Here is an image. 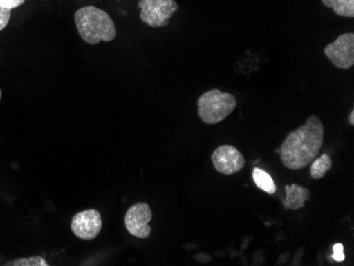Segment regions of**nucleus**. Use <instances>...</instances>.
<instances>
[{
  "label": "nucleus",
  "mask_w": 354,
  "mask_h": 266,
  "mask_svg": "<svg viewBox=\"0 0 354 266\" xmlns=\"http://www.w3.org/2000/svg\"><path fill=\"white\" fill-rule=\"evenodd\" d=\"M252 178H254V184L262 191L266 192L268 194H274L276 192V184L272 180V176L261 170L259 168H254L252 171Z\"/></svg>",
  "instance_id": "9b49d317"
},
{
  "label": "nucleus",
  "mask_w": 354,
  "mask_h": 266,
  "mask_svg": "<svg viewBox=\"0 0 354 266\" xmlns=\"http://www.w3.org/2000/svg\"><path fill=\"white\" fill-rule=\"evenodd\" d=\"M11 9L0 7V31H3L11 19Z\"/></svg>",
  "instance_id": "4468645a"
},
{
  "label": "nucleus",
  "mask_w": 354,
  "mask_h": 266,
  "mask_svg": "<svg viewBox=\"0 0 354 266\" xmlns=\"http://www.w3.org/2000/svg\"><path fill=\"white\" fill-rule=\"evenodd\" d=\"M153 213L150 206L147 202H138L127 210L125 214V227L134 237L138 239H147L150 237V222Z\"/></svg>",
  "instance_id": "423d86ee"
},
{
  "label": "nucleus",
  "mask_w": 354,
  "mask_h": 266,
  "mask_svg": "<svg viewBox=\"0 0 354 266\" xmlns=\"http://www.w3.org/2000/svg\"><path fill=\"white\" fill-rule=\"evenodd\" d=\"M349 122H350V124L354 125V111H351V113H350Z\"/></svg>",
  "instance_id": "a211bd4d"
},
{
  "label": "nucleus",
  "mask_w": 354,
  "mask_h": 266,
  "mask_svg": "<svg viewBox=\"0 0 354 266\" xmlns=\"http://www.w3.org/2000/svg\"><path fill=\"white\" fill-rule=\"evenodd\" d=\"M236 99L230 93L212 89L198 99V116L207 124H216L227 118L236 107Z\"/></svg>",
  "instance_id": "7ed1b4c3"
},
{
  "label": "nucleus",
  "mask_w": 354,
  "mask_h": 266,
  "mask_svg": "<svg viewBox=\"0 0 354 266\" xmlns=\"http://www.w3.org/2000/svg\"><path fill=\"white\" fill-rule=\"evenodd\" d=\"M194 259L198 260L200 262H204V263H208V262H212V257L209 255H206V254H198V255L194 256Z\"/></svg>",
  "instance_id": "f3484780"
},
{
  "label": "nucleus",
  "mask_w": 354,
  "mask_h": 266,
  "mask_svg": "<svg viewBox=\"0 0 354 266\" xmlns=\"http://www.w3.org/2000/svg\"><path fill=\"white\" fill-rule=\"evenodd\" d=\"M6 265L15 266H47V262L41 257H33L30 259L16 260V261L10 262Z\"/></svg>",
  "instance_id": "ddd939ff"
},
{
  "label": "nucleus",
  "mask_w": 354,
  "mask_h": 266,
  "mask_svg": "<svg viewBox=\"0 0 354 266\" xmlns=\"http://www.w3.org/2000/svg\"><path fill=\"white\" fill-rule=\"evenodd\" d=\"M75 23L81 39L91 45L114 41L117 35L114 21L106 12L93 6L77 10Z\"/></svg>",
  "instance_id": "f03ea898"
},
{
  "label": "nucleus",
  "mask_w": 354,
  "mask_h": 266,
  "mask_svg": "<svg viewBox=\"0 0 354 266\" xmlns=\"http://www.w3.org/2000/svg\"><path fill=\"white\" fill-rule=\"evenodd\" d=\"M0 99H1V91H0Z\"/></svg>",
  "instance_id": "aec40b11"
},
{
  "label": "nucleus",
  "mask_w": 354,
  "mask_h": 266,
  "mask_svg": "<svg viewBox=\"0 0 354 266\" xmlns=\"http://www.w3.org/2000/svg\"><path fill=\"white\" fill-rule=\"evenodd\" d=\"M324 53L337 68H351L354 64L353 33H344L339 35L335 41L326 46Z\"/></svg>",
  "instance_id": "39448f33"
},
{
  "label": "nucleus",
  "mask_w": 354,
  "mask_h": 266,
  "mask_svg": "<svg viewBox=\"0 0 354 266\" xmlns=\"http://www.w3.org/2000/svg\"><path fill=\"white\" fill-rule=\"evenodd\" d=\"M275 152L277 153V154H280V149H276Z\"/></svg>",
  "instance_id": "6ab92c4d"
},
{
  "label": "nucleus",
  "mask_w": 354,
  "mask_h": 266,
  "mask_svg": "<svg viewBox=\"0 0 354 266\" xmlns=\"http://www.w3.org/2000/svg\"><path fill=\"white\" fill-rule=\"evenodd\" d=\"M140 19L152 28L166 27L173 14L178 10L175 0H140Z\"/></svg>",
  "instance_id": "20e7f679"
},
{
  "label": "nucleus",
  "mask_w": 354,
  "mask_h": 266,
  "mask_svg": "<svg viewBox=\"0 0 354 266\" xmlns=\"http://www.w3.org/2000/svg\"><path fill=\"white\" fill-rule=\"evenodd\" d=\"M331 156L323 154L320 158H316L311 164V176L313 180H320L327 174L328 171L331 170Z\"/></svg>",
  "instance_id": "f8f14e48"
},
{
  "label": "nucleus",
  "mask_w": 354,
  "mask_h": 266,
  "mask_svg": "<svg viewBox=\"0 0 354 266\" xmlns=\"http://www.w3.org/2000/svg\"><path fill=\"white\" fill-rule=\"evenodd\" d=\"M102 229V218L98 210L89 209L75 214L71 221V230L81 240H93Z\"/></svg>",
  "instance_id": "0eeeda50"
},
{
  "label": "nucleus",
  "mask_w": 354,
  "mask_h": 266,
  "mask_svg": "<svg viewBox=\"0 0 354 266\" xmlns=\"http://www.w3.org/2000/svg\"><path fill=\"white\" fill-rule=\"evenodd\" d=\"M214 168L221 174L232 175L245 166V158L234 146H222L212 156Z\"/></svg>",
  "instance_id": "6e6552de"
},
{
  "label": "nucleus",
  "mask_w": 354,
  "mask_h": 266,
  "mask_svg": "<svg viewBox=\"0 0 354 266\" xmlns=\"http://www.w3.org/2000/svg\"><path fill=\"white\" fill-rule=\"evenodd\" d=\"M323 122L317 116H310L307 122L286 136L280 146L282 164L290 170H301L310 166L323 148Z\"/></svg>",
  "instance_id": "f257e3e1"
},
{
  "label": "nucleus",
  "mask_w": 354,
  "mask_h": 266,
  "mask_svg": "<svg viewBox=\"0 0 354 266\" xmlns=\"http://www.w3.org/2000/svg\"><path fill=\"white\" fill-rule=\"evenodd\" d=\"M332 258L334 261L343 262L345 260V253H344V245L342 243H336L333 245V254Z\"/></svg>",
  "instance_id": "2eb2a0df"
},
{
  "label": "nucleus",
  "mask_w": 354,
  "mask_h": 266,
  "mask_svg": "<svg viewBox=\"0 0 354 266\" xmlns=\"http://www.w3.org/2000/svg\"><path fill=\"white\" fill-rule=\"evenodd\" d=\"M26 0H0V7L6 9H15L19 6L24 5Z\"/></svg>",
  "instance_id": "dca6fc26"
},
{
  "label": "nucleus",
  "mask_w": 354,
  "mask_h": 266,
  "mask_svg": "<svg viewBox=\"0 0 354 266\" xmlns=\"http://www.w3.org/2000/svg\"><path fill=\"white\" fill-rule=\"evenodd\" d=\"M325 7L333 10L339 17H354V0H322Z\"/></svg>",
  "instance_id": "9d476101"
},
{
  "label": "nucleus",
  "mask_w": 354,
  "mask_h": 266,
  "mask_svg": "<svg viewBox=\"0 0 354 266\" xmlns=\"http://www.w3.org/2000/svg\"><path fill=\"white\" fill-rule=\"evenodd\" d=\"M286 198L282 200L286 210H299L311 198V191L306 187L293 184L286 186Z\"/></svg>",
  "instance_id": "1a4fd4ad"
}]
</instances>
